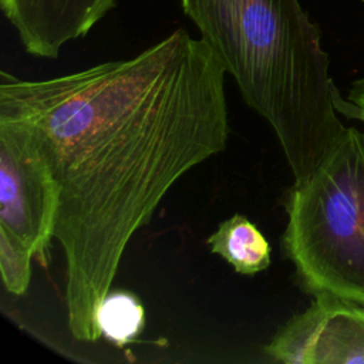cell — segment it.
<instances>
[{
	"instance_id": "1",
	"label": "cell",
	"mask_w": 364,
	"mask_h": 364,
	"mask_svg": "<svg viewBox=\"0 0 364 364\" xmlns=\"http://www.w3.org/2000/svg\"><path fill=\"white\" fill-rule=\"evenodd\" d=\"M225 75L208 43L183 28L131 58L54 78L0 73V114L28 124L58 186L54 239L75 340L102 337L98 307L172 185L226 148Z\"/></svg>"
},
{
	"instance_id": "2",
	"label": "cell",
	"mask_w": 364,
	"mask_h": 364,
	"mask_svg": "<svg viewBox=\"0 0 364 364\" xmlns=\"http://www.w3.org/2000/svg\"><path fill=\"white\" fill-rule=\"evenodd\" d=\"M247 107L267 121L301 182L347 127L320 30L299 0H181Z\"/></svg>"
},
{
	"instance_id": "3",
	"label": "cell",
	"mask_w": 364,
	"mask_h": 364,
	"mask_svg": "<svg viewBox=\"0 0 364 364\" xmlns=\"http://www.w3.org/2000/svg\"><path fill=\"white\" fill-rule=\"evenodd\" d=\"M283 250L301 287L364 306V132L346 128L289 192Z\"/></svg>"
},
{
	"instance_id": "4",
	"label": "cell",
	"mask_w": 364,
	"mask_h": 364,
	"mask_svg": "<svg viewBox=\"0 0 364 364\" xmlns=\"http://www.w3.org/2000/svg\"><path fill=\"white\" fill-rule=\"evenodd\" d=\"M58 186L36 134L0 114V228L18 237L46 266L54 239Z\"/></svg>"
},
{
	"instance_id": "5",
	"label": "cell",
	"mask_w": 364,
	"mask_h": 364,
	"mask_svg": "<svg viewBox=\"0 0 364 364\" xmlns=\"http://www.w3.org/2000/svg\"><path fill=\"white\" fill-rule=\"evenodd\" d=\"M287 364H364V306L318 296L263 347Z\"/></svg>"
},
{
	"instance_id": "6",
	"label": "cell",
	"mask_w": 364,
	"mask_h": 364,
	"mask_svg": "<svg viewBox=\"0 0 364 364\" xmlns=\"http://www.w3.org/2000/svg\"><path fill=\"white\" fill-rule=\"evenodd\" d=\"M115 4V0H0L24 50L41 58H57L64 44L84 37Z\"/></svg>"
},
{
	"instance_id": "7",
	"label": "cell",
	"mask_w": 364,
	"mask_h": 364,
	"mask_svg": "<svg viewBox=\"0 0 364 364\" xmlns=\"http://www.w3.org/2000/svg\"><path fill=\"white\" fill-rule=\"evenodd\" d=\"M212 253L223 257L236 273L255 276L270 266V245L245 215L235 213L208 237Z\"/></svg>"
},
{
	"instance_id": "8",
	"label": "cell",
	"mask_w": 364,
	"mask_h": 364,
	"mask_svg": "<svg viewBox=\"0 0 364 364\" xmlns=\"http://www.w3.org/2000/svg\"><path fill=\"white\" fill-rule=\"evenodd\" d=\"M97 323L102 337L121 347L135 341L144 330L145 310L134 293L109 290L98 307Z\"/></svg>"
},
{
	"instance_id": "9",
	"label": "cell",
	"mask_w": 364,
	"mask_h": 364,
	"mask_svg": "<svg viewBox=\"0 0 364 364\" xmlns=\"http://www.w3.org/2000/svg\"><path fill=\"white\" fill-rule=\"evenodd\" d=\"M31 250L13 233L0 228V270L4 289L14 294L23 296L31 279Z\"/></svg>"
},
{
	"instance_id": "10",
	"label": "cell",
	"mask_w": 364,
	"mask_h": 364,
	"mask_svg": "<svg viewBox=\"0 0 364 364\" xmlns=\"http://www.w3.org/2000/svg\"><path fill=\"white\" fill-rule=\"evenodd\" d=\"M337 109L344 115L360 119L364 122V77L355 80L347 94V100H343L341 95H337L336 100Z\"/></svg>"
}]
</instances>
